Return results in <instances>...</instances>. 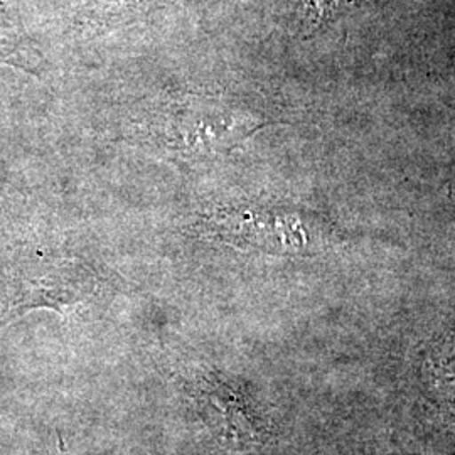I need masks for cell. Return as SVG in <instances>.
<instances>
[{
	"label": "cell",
	"mask_w": 455,
	"mask_h": 455,
	"mask_svg": "<svg viewBox=\"0 0 455 455\" xmlns=\"http://www.w3.org/2000/svg\"><path fill=\"white\" fill-rule=\"evenodd\" d=\"M97 291V276L82 261L31 257L0 272V325L33 309L65 312Z\"/></svg>",
	"instance_id": "6da1fadb"
},
{
	"label": "cell",
	"mask_w": 455,
	"mask_h": 455,
	"mask_svg": "<svg viewBox=\"0 0 455 455\" xmlns=\"http://www.w3.org/2000/svg\"><path fill=\"white\" fill-rule=\"evenodd\" d=\"M154 131L169 150L208 157L238 144L251 131V122L227 103L193 98L164 108Z\"/></svg>",
	"instance_id": "7a4b0ae2"
},
{
	"label": "cell",
	"mask_w": 455,
	"mask_h": 455,
	"mask_svg": "<svg viewBox=\"0 0 455 455\" xmlns=\"http://www.w3.org/2000/svg\"><path fill=\"white\" fill-rule=\"evenodd\" d=\"M430 396L445 415L455 419V342H440L425 363Z\"/></svg>",
	"instance_id": "3957f363"
},
{
	"label": "cell",
	"mask_w": 455,
	"mask_h": 455,
	"mask_svg": "<svg viewBox=\"0 0 455 455\" xmlns=\"http://www.w3.org/2000/svg\"><path fill=\"white\" fill-rule=\"evenodd\" d=\"M0 63L16 66L29 73H36L39 63L7 0H0Z\"/></svg>",
	"instance_id": "277c9868"
}]
</instances>
